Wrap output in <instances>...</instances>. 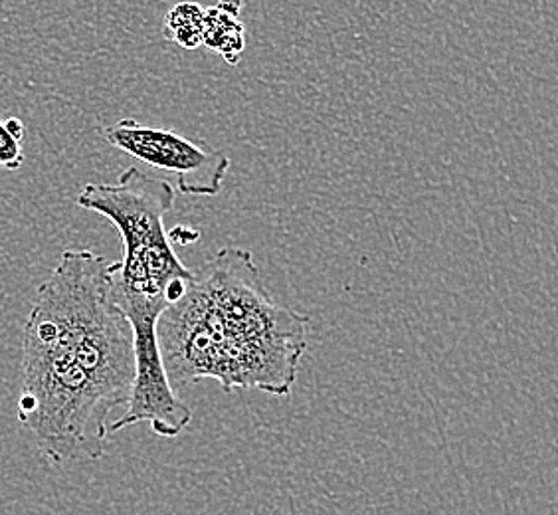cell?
Instances as JSON below:
<instances>
[{"label": "cell", "instance_id": "5b68a950", "mask_svg": "<svg viewBox=\"0 0 558 515\" xmlns=\"http://www.w3.org/2000/svg\"><path fill=\"white\" fill-rule=\"evenodd\" d=\"M203 43L208 44L213 50L225 55L228 62L236 64V56L242 52L238 46L244 48V28L238 21L236 14L222 11L220 7L208 9L205 12V26H203Z\"/></svg>", "mask_w": 558, "mask_h": 515}, {"label": "cell", "instance_id": "52a82bcc", "mask_svg": "<svg viewBox=\"0 0 558 515\" xmlns=\"http://www.w3.org/2000/svg\"><path fill=\"white\" fill-rule=\"evenodd\" d=\"M24 131L22 119H0V169L19 171L24 165Z\"/></svg>", "mask_w": 558, "mask_h": 515}, {"label": "cell", "instance_id": "7a4b0ae2", "mask_svg": "<svg viewBox=\"0 0 558 515\" xmlns=\"http://www.w3.org/2000/svg\"><path fill=\"white\" fill-rule=\"evenodd\" d=\"M310 325V315L271 298L250 250L220 248L162 313V363L172 388L213 379L225 393L290 397Z\"/></svg>", "mask_w": 558, "mask_h": 515}, {"label": "cell", "instance_id": "ba28073f", "mask_svg": "<svg viewBox=\"0 0 558 515\" xmlns=\"http://www.w3.org/2000/svg\"><path fill=\"white\" fill-rule=\"evenodd\" d=\"M201 238L198 235V230H194V228H184V226H174L171 232H169V240H171V244H181V247H186V244H193Z\"/></svg>", "mask_w": 558, "mask_h": 515}, {"label": "cell", "instance_id": "277c9868", "mask_svg": "<svg viewBox=\"0 0 558 515\" xmlns=\"http://www.w3.org/2000/svg\"><path fill=\"white\" fill-rule=\"evenodd\" d=\"M104 137L111 147L141 163L172 172L179 193L194 199L220 194L232 165L225 151L213 149L205 141L186 140L174 131L150 128L137 119H121L109 125Z\"/></svg>", "mask_w": 558, "mask_h": 515}, {"label": "cell", "instance_id": "8992f818", "mask_svg": "<svg viewBox=\"0 0 558 515\" xmlns=\"http://www.w3.org/2000/svg\"><path fill=\"white\" fill-rule=\"evenodd\" d=\"M203 26L205 12L194 2L174 7L167 16V34H171L174 43L181 44L184 48H196L203 43Z\"/></svg>", "mask_w": 558, "mask_h": 515}, {"label": "cell", "instance_id": "6da1fadb", "mask_svg": "<svg viewBox=\"0 0 558 515\" xmlns=\"http://www.w3.org/2000/svg\"><path fill=\"white\" fill-rule=\"evenodd\" d=\"M135 369L130 322L111 300V262L68 248L36 290L22 335L16 419L48 464L104 458Z\"/></svg>", "mask_w": 558, "mask_h": 515}, {"label": "cell", "instance_id": "3957f363", "mask_svg": "<svg viewBox=\"0 0 558 515\" xmlns=\"http://www.w3.org/2000/svg\"><path fill=\"white\" fill-rule=\"evenodd\" d=\"M75 203L111 220L123 242V258L111 262V300L130 322L137 369L130 403L111 432L147 422L157 436L174 439L191 424L193 410L167 375L159 322L171 306L172 284L194 276L177 256L165 228L174 189L161 177L131 167L119 175L118 183H87Z\"/></svg>", "mask_w": 558, "mask_h": 515}]
</instances>
